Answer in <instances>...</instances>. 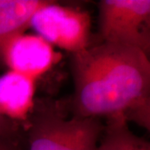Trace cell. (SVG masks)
I'll return each mask as SVG.
<instances>
[{
  "instance_id": "1",
  "label": "cell",
  "mask_w": 150,
  "mask_h": 150,
  "mask_svg": "<svg viewBox=\"0 0 150 150\" xmlns=\"http://www.w3.org/2000/svg\"><path fill=\"white\" fill-rule=\"evenodd\" d=\"M74 115L123 117L150 123L149 57L139 49L103 42L73 54Z\"/></svg>"
},
{
  "instance_id": "2",
  "label": "cell",
  "mask_w": 150,
  "mask_h": 150,
  "mask_svg": "<svg viewBox=\"0 0 150 150\" xmlns=\"http://www.w3.org/2000/svg\"><path fill=\"white\" fill-rule=\"evenodd\" d=\"M27 123L29 150H96L104 129L100 118H67L51 103L34 105Z\"/></svg>"
},
{
  "instance_id": "3",
  "label": "cell",
  "mask_w": 150,
  "mask_h": 150,
  "mask_svg": "<svg viewBox=\"0 0 150 150\" xmlns=\"http://www.w3.org/2000/svg\"><path fill=\"white\" fill-rule=\"evenodd\" d=\"M99 32L107 43L134 48L149 57V0H103Z\"/></svg>"
},
{
  "instance_id": "4",
  "label": "cell",
  "mask_w": 150,
  "mask_h": 150,
  "mask_svg": "<svg viewBox=\"0 0 150 150\" xmlns=\"http://www.w3.org/2000/svg\"><path fill=\"white\" fill-rule=\"evenodd\" d=\"M31 27L51 45L73 54L90 45L91 18L86 11L49 1L36 12Z\"/></svg>"
},
{
  "instance_id": "5",
  "label": "cell",
  "mask_w": 150,
  "mask_h": 150,
  "mask_svg": "<svg viewBox=\"0 0 150 150\" xmlns=\"http://www.w3.org/2000/svg\"><path fill=\"white\" fill-rule=\"evenodd\" d=\"M61 54L39 35L23 33L4 45L0 59L10 69L37 80L56 64Z\"/></svg>"
},
{
  "instance_id": "6",
  "label": "cell",
  "mask_w": 150,
  "mask_h": 150,
  "mask_svg": "<svg viewBox=\"0 0 150 150\" xmlns=\"http://www.w3.org/2000/svg\"><path fill=\"white\" fill-rule=\"evenodd\" d=\"M36 79L13 71L0 76V114L11 121L27 122L34 108Z\"/></svg>"
},
{
  "instance_id": "7",
  "label": "cell",
  "mask_w": 150,
  "mask_h": 150,
  "mask_svg": "<svg viewBox=\"0 0 150 150\" xmlns=\"http://www.w3.org/2000/svg\"><path fill=\"white\" fill-rule=\"evenodd\" d=\"M49 1L0 0V52L8 41L31 27L34 14Z\"/></svg>"
},
{
  "instance_id": "8",
  "label": "cell",
  "mask_w": 150,
  "mask_h": 150,
  "mask_svg": "<svg viewBox=\"0 0 150 150\" xmlns=\"http://www.w3.org/2000/svg\"><path fill=\"white\" fill-rule=\"evenodd\" d=\"M96 150H150L149 143L134 134L123 117L108 118Z\"/></svg>"
},
{
  "instance_id": "9",
  "label": "cell",
  "mask_w": 150,
  "mask_h": 150,
  "mask_svg": "<svg viewBox=\"0 0 150 150\" xmlns=\"http://www.w3.org/2000/svg\"><path fill=\"white\" fill-rule=\"evenodd\" d=\"M16 129L13 122L0 114V137H7L13 139Z\"/></svg>"
},
{
  "instance_id": "10",
  "label": "cell",
  "mask_w": 150,
  "mask_h": 150,
  "mask_svg": "<svg viewBox=\"0 0 150 150\" xmlns=\"http://www.w3.org/2000/svg\"><path fill=\"white\" fill-rule=\"evenodd\" d=\"M0 150H22L13 139L0 137Z\"/></svg>"
}]
</instances>
